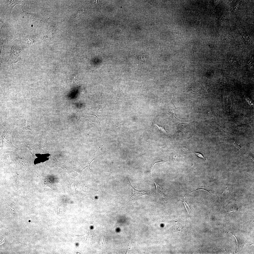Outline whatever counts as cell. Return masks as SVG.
<instances>
[{"mask_svg": "<svg viewBox=\"0 0 254 254\" xmlns=\"http://www.w3.org/2000/svg\"><path fill=\"white\" fill-rule=\"evenodd\" d=\"M0 135L2 141V148L5 150H15L17 149L12 144L11 139L12 129L8 123L3 122L1 125Z\"/></svg>", "mask_w": 254, "mask_h": 254, "instance_id": "6da1fadb", "label": "cell"}, {"mask_svg": "<svg viewBox=\"0 0 254 254\" xmlns=\"http://www.w3.org/2000/svg\"><path fill=\"white\" fill-rule=\"evenodd\" d=\"M130 177H129L128 178H127L126 181L127 183L131 187L133 190V194L131 197H130L131 199H135L140 197L145 194L152 196L151 193L148 190H139L135 188L130 182Z\"/></svg>", "mask_w": 254, "mask_h": 254, "instance_id": "7a4b0ae2", "label": "cell"}, {"mask_svg": "<svg viewBox=\"0 0 254 254\" xmlns=\"http://www.w3.org/2000/svg\"><path fill=\"white\" fill-rule=\"evenodd\" d=\"M20 53V51L18 50L16 47L12 48L11 54L8 60L12 63H16L21 59Z\"/></svg>", "mask_w": 254, "mask_h": 254, "instance_id": "3957f363", "label": "cell"}, {"mask_svg": "<svg viewBox=\"0 0 254 254\" xmlns=\"http://www.w3.org/2000/svg\"><path fill=\"white\" fill-rule=\"evenodd\" d=\"M22 127L23 130L29 129L32 132L35 127V125L31 120L28 118H24L22 121Z\"/></svg>", "mask_w": 254, "mask_h": 254, "instance_id": "277c9868", "label": "cell"}, {"mask_svg": "<svg viewBox=\"0 0 254 254\" xmlns=\"http://www.w3.org/2000/svg\"><path fill=\"white\" fill-rule=\"evenodd\" d=\"M168 108V114L169 115H171L172 116L175 118V119L176 120L177 123L186 121H183L180 120L176 117L175 115V111L176 109H177V108H176L174 104L172 103L171 102L169 104Z\"/></svg>", "mask_w": 254, "mask_h": 254, "instance_id": "5b68a950", "label": "cell"}, {"mask_svg": "<svg viewBox=\"0 0 254 254\" xmlns=\"http://www.w3.org/2000/svg\"><path fill=\"white\" fill-rule=\"evenodd\" d=\"M152 180H153L155 183L156 187V191L158 193L160 194L161 196L163 197L164 201V202L166 204L167 201L166 199V196L163 193V188L162 187L158 185L154 181L152 177Z\"/></svg>", "mask_w": 254, "mask_h": 254, "instance_id": "8992f818", "label": "cell"}, {"mask_svg": "<svg viewBox=\"0 0 254 254\" xmlns=\"http://www.w3.org/2000/svg\"><path fill=\"white\" fill-rule=\"evenodd\" d=\"M154 123L155 126L156 127H157V128L160 131L165 133H167V131L165 130V129L163 127L159 126Z\"/></svg>", "mask_w": 254, "mask_h": 254, "instance_id": "52a82bcc", "label": "cell"}, {"mask_svg": "<svg viewBox=\"0 0 254 254\" xmlns=\"http://www.w3.org/2000/svg\"><path fill=\"white\" fill-rule=\"evenodd\" d=\"M147 57L143 53L142 54L139 56V59L141 61L145 62L147 60Z\"/></svg>", "mask_w": 254, "mask_h": 254, "instance_id": "ba28073f", "label": "cell"}, {"mask_svg": "<svg viewBox=\"0 0 254 254\" xmlns=\"http://www.w3.org/2000/svg\"><path fill=\"white\" fill-rule=\"evenodd\" d=\"M192 153L195 154L197 156L202 159L204 160H206V158L204 157L201 154L198 152H193Z\"/></svg>", "mask_w": 254, "mask_h": 254, "instance_id": "9c48e42d", "label": "cell"}, {"mask_svg": "<svg viewBox=\"0 0 254 254\" xmlns=\"http://www.w3.org/2000/svg\"><path fill=\"white\" fill-rule=\"evenodd\" d=\"M247 222H249V223L254 222V221L252 220H250L248 221Z\"/></svg>", "mask_w": 254, "mask_h": 254, "instance_id": "30bf717a", "label": "cell"}]
</instances>
